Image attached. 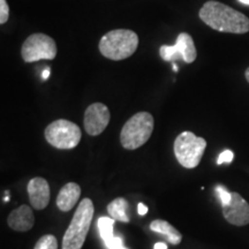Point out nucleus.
<instances>
[{"mask_svg":"<svg viewBox=\"0 0 249 249\" xmlns=\"http://www.w3.org/2000/svg\"><path fill=\"white\" fill-rule=\"evenodd\" d=\"M198 17L208 27L220 33L246 34L249 31V18L245 14L216 0L205 2Z\"/></svg>","mask_w":249,"mask_h":249,"instance_id":"obj_1","label":"nucleus"},{"mask_svg":"<svg viewBox=\"0 0 249 249\" xmlns=\"http://www.w3.org/2000/svg\"><path fill=\"white\" fill-rule=\"evenodd\" d=\"M139 46V36L133 30L116 29L108 31L99 40V51L111 60H124L135 53Z\"/></svg>","mask_w":249,"mask_h":249,"instance_id":"obj_2","label":"nucleus"},{"mask_svg":"<svg viewBox=\"0 0 249 249\" xmlns=\"http://www.w3.org/2000/svg\"><path fill=\"white\" fill-rule=\"evenodd\" d=\"M93 203L90 198H83L74 213L73 219L65 232L62 249H81L88 235L93 218Z\"/></svg>","mask_w":249,"mask_h":249,"instance_id":"obj_3","label":"nucleus"},{"mask_svg":"<svg viewBox=\"0 0 249 249\" xmlns=\"http://www.w3.org/2000/svg\"><path fill=\"white\" fill-rule=\"evenodd\" d=\"M154 117L149 112H139L127 120L120 133V143L127 150H136L148 142L154 132Z\"/></svg>","mask_w":249,"mask_h":249,"instance_id":"obj_4","label":"nucleus"},{"mask_svg":"<svg viewBox=\"0 0 249 249\" xmlns=\"http://www.w3.org/2000/svg\"><path fill=\"white\" fill-rule=\"evenodd\" d=\"M207 148V141L196 136L194 133L186 130L174 141V155L177 160L185 169H195L198 166Z\"/></svg>","mask_w":249,"mask_h":249,"instance_id":"obj_5","label":"nucleus"},{"mask_svg":"<svg viewBox=\"0 0 249 249\" xmlns=\"http://www.w3.org/2000/svg\"><path fill=\"white\" fill-rule=\"evenodd\" d=\"M44 135L49 144L61 150L77 147L82 138L80 127L66 119H58L50 124L45 128Z\"/></svg>","mask_w":249,"mask_h":249,"instance_id":"obj_6","label":"nucleus"},{"mask_svg":"<svg viewBox=\"0 0 249 249\" xmlns=\"http://www.w3.org/2000/svg\"><path fill=\"white\" fill-rule=\"evenodd\" d=\"M21 55L26 62L52 60L57 55V44L53 38L45 34H33L24 40Z\"/></svg>","mask_w":249,"mask_h":249,"instance_id":"obj_7","label":"nucleus"},{"mask_svg":"<svg viewBox=\"0 0 249 249\" xmlns=\"http://www.w3.org/2000/svg\"><path fill=\"white\" fill-rule=\"evenodd\" d=\"M160 54L165 61L176 62L177 59H181L186 64H191L197 57V51L192 36L187 33H181L178 35L174 45H161Z\"/></svg>","mask_w":249,"mask_h":249,"instance_id":"obj_8","label":"nucleus"},{"mask_svg":"<svg viewBox=\"0 0 249 249\" xmlns=\"http://www.w3.org/2000/svg\"><path fill=\"white\" fill-rule=\"evenodd\" d=\"M111 114L107 105L93 103L85 112V129L90 136H97L104 132L110 123Z\"/></svg>","mask_w":249,"mask_h":249,"instance_id":"obj_9","label":"nucleus"},{"mask_svg":"<svg viewBox=\"0 0 249 249\" xmlns=\"http://www.w3.org/2000/svg\"><path fill=\"white\" fill-rule=\"evenodd\" d=\"M222 208L226 222L234 226H245L249 224V203L238 193H232L230 203L223 205Z\"/></svg>","mask_w":249,"mask_h":249,"instance_id":"obj_10","label":"nucleus"},{"mask_svg":"<svg viewBox=\"0 0 249 249\" xmlns=\"http://www.w3.org/2000/svg\"><path fill=\"white\" fill-rule=\"evenodd\" d=\"M28 195H29V201L34 209L43 210L48 207L50 203V197H51V193H50L49 182L44 178H37L31 179L27 187Z\"/></svg>","mask_w":249,"mask_h":249,"instance_id":"obj_11","label":"nucleus"},{"mask_svg":"<svg viewBox=\"0 0 249 249\" xmlns=\"http://www.w3.org/2000/svg\"><path fill=\"white\" fill-rule=\"evenodd\" d=\"M7 224L12 230L18 232H28L33 229L35 224V216L29 205H20L9 213Z\"/></svg>","mask_w":249,"mask_h":249,"instance_id":"obj_12","label":"nucleus"},{"mask_svg":"<svg viewBox=\"0 0 249 249\" xmlns=\"http://www.w3.org/2000/svg\"><path fill=\"white\" fill-rule=\"evenodd\" d=\"M81 196V187L75 182H68L59 192L57 207L62 213L71 211L75 207Z\"/></svg>","mask_w":249,"mask_h":249,"instance_id":"obj_13","label":"nucleus"},{"mask_svg":"<svg viewBox=\"0 0 249 249\" xmlns=\"http://www.w3.org/2000/svg\"><path fill=\"white\" fill-rule=\"evenodd\" d=\"M116 220L111 217H101L97 220V226L99 230L102 240L108 249H119L123 247V240L113 234V226Z\"/></svg>","mask_w":249,"mask_h":249,"instance_id":"obj_14","label":"nucleus"},{"mask_svg":"<svg viewBox=\"0 0 249 249\" xmlns=\"http://www.w3.org/2000/svg\"><path fill=\"white\" fill-rule=\"evenodd\" d=\"M150 230L154 232L160 233L165 236L167 241L170 244H172L174 246L179 245L182 240V234L180 233L176 227L171 225L169 222L163 219H155L152 220L150 224Z\"/></svg>","mask_w":249,"mask_h":249,"instance_id":"obj_15","label":"nucleus"},{"mask_svg":"<svg viewBox=\"0 0 249 249\" xmlns=\"http://www.w3.org/2000/svg\"><path fill=\"white\" fill-rule=\"evenodd\" d=\"M127 208H128V203L124 200V197H118L113 200L111 203L107 205V213L110 214L111 218L114 220L123 223H128L129 218L127 214Z\"/></svg>","mask_w":249,"mask_h":249,"instance_id":"obj_16","label":"nucleus"},{"mask_svg":"<svg viewBox=\"0 0 249 249\" xmlns=\"http://www.w3.org/2000/svg\"><path fill=\"white\" fill-rule=\"evenodd\" d=\"M34 249H58V240L54 235L45 234L37 241Z\"/></svg>","mask_w":249,"mask_h":249,"instance_id":"obj_17","label":"nucleus"},{"mask_svg":"<svg viewBox=\"0 0 249 249\" xmlns=\"http://www.w3.org/2000/svg\"><path fill=\"white\" fill-rule=\"evenodd\" d=\"M216 192L218 194V197H219L220 200V203H222V207L230 203V201H231L232 198V193H230L225 187L222 185H218L216 187Z\"/></svg>","mask_w":249,"mask_h":249,"instance_id":"obj_18","label":"nucleus"},{"mask_svg":"<svg viewBox=\"0 0 249 249\" xmlns=\"http://www.w3.org/2000/svg\"><path fill=\"white\" fill-rule=\"evenodd\" d=\"M9 18V7L6 0H0V23L5 24Z\"/></svg>","mask_w":249,"mask_h":249,"instance_id":"obj_19","label":"nucleus"},{"mask_svg":"<svg viewBox=\"0 0 249 249\" xmlns=\"http://www.w3.org/2000/svg\"><path fill=\"white\" fill-rule=\"evenodd\" d=\"M233 158H234V154H233L231 150H225L219 155V157H218V160H217V164L218 165L224 164V163L230 164V163H232Z\"/></svg>","mask_w":249,"mask_h":249,"instance_id":"obj_20","label":"nucleus"},{"mask_svg":"<svg viewBox=\"0 0 249 249\" xmlns=\"http://www.w3.org/2000/svg\"><path fill=\"white\" fill-rule=\"evenodd\" d=\"M138 211H139V214H141V216H144V214H147V213H148V208L145 207V205L143 203H139Z\"/></svg>","mask_w":249,"mask_h":249,"instance_id":"obj_21","label":"nucleus"},{"mask_svg":"<svg viewBox=\"0 0 249 249\" xmlns=\"http://www.w3.org/2000/svg\"><path fill=\"white\" fill-rule=\"evenodd\" d=\"M50 74H51V71H50V68H46V70L43 71V73H42V79L44 80V81L48 80L49 76H50Z\"/></svg>","mask_w":249,"mask_h":249,"instance_id":"obj_22","label":"nucleus"},{"mask_svg":"<svg viewBox=\"0 0 249 249\" xmlns=\"http://www.w3.org/2000/svg\"><path fill=\"white\" fill-rule=\"evenodd\" d=\"M154 249H167V246L166 244H164V242H157L154 246Z\"/></svg>","mask_w":249,"mask_h":249,"instance_id":"obj_23","label":"nucleus"},{"mask_svg":"<svg viewBox=\"0 0 249 249\" xmlns=\"http://www.w3.org/2000/svg\"><path fill=\"white\" fill-rule=\"evenodd\" d=\"M245 76H246V80H247L248 83H249V67L245 71Z\"/></svg>","mask_w":249,"mask_h":249,"instance_id":"obj_24","label":"nucleus"},{"mask_svg":"<svg viewBox=\"0 0 249 249\" xmlns=\"http://www.w3.org/2000/svg\"><path fill=\"white\" fill-rule=\"evenodd\" d=\"M239 1L242 2V4H245V5H248V6H249V0H239Z\"/></svg>","mask_w":249,"mask_h":249,"instance_id":"obj_25","label":"nucleus"},{"mask_svg":"<svg viewBox=\"0 0 249 249\" xmlns=\"http://www.w3.org/2000/svg\"><path fill=\"white\" fill-rule=\"evenodd\" d=\"M173 70L174 71H178V66L176 65V62H173Z\"/></svg>","mask_w":249,"mask_h":249,"instance_id":"obj_26","label":"nucleus"},{"mask_svg":"<svg viewBox=\"0 0 249 249\" xmlns=\"http://www.w3.org/2000/svg\"><path fill=\"white\" fill-rule=\"evenodd\" d=\"M119 249H127V248H126V247H124V246H123V247H120Z\"/></svg>","mask_w":249,"mask_h":249,"instance_id":"obj_27","label":"nucleus"}]
</instances>
